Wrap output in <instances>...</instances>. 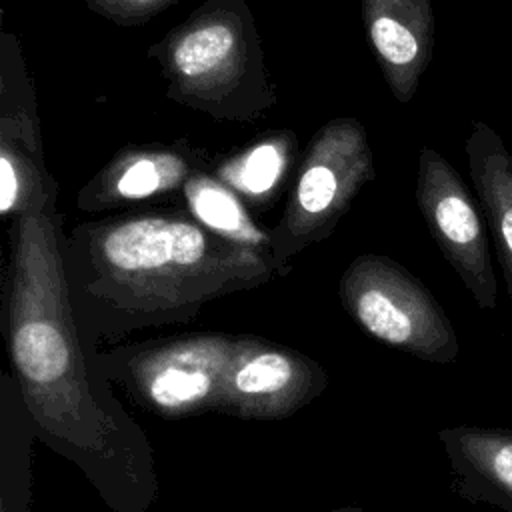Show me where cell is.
Masks as SVG:
<instances>
[{"label":"cell","mask_w":512,"mask_h":512,"mask_svg":"<svg viewBox=\"0 0 512 512\" xmlns=\"http://www.w3.org/2000/svg\"><path fill=\"white\" fill-rule=\"evenodd\" d=\"M56 200L10 226L4 340L34 438L72 462L112 512H148L160 492L146 432L96 376L62 256Z\"/></svg>","instance_id":"cell-1"},{"label":"cell","mask_w":512,"mask_h":512,"mask_svg":"<svg viewBox=\"0 0 512 512\" xmlns=\"http://www.w3.org/2000/svg\"><path fill=\"white\" fill-rule=\"evenodd\" d=\"M62 256L88 354L280 278L270 250L220 236L190 212L82 222L62 234Z\"/></svg>","instance_id":"cell-2"},{"label":"cell","mask_w":512,"mask_h":512,"mask_svg":"<svg viewBox=\"0 0 512 512\" xmlns=\"http://www.w3.org/2000/svg\"><path fill=\"white\" fill-rule=\"evenodd\" d=\"M166 96L216 120L250 122L276 106L246 0H206L150 46Z\"/></svg>","instance_id":"cell-3"},{"label":"cell","mask_w":512,"mask_h":512,"mask_svg":"<svg viewBox=\"0 0 512 512\" xmlns=\"http://www.w3.org/2000/svg\"><path fill=\"white\" fill-rule=\"evenodd\" d=\"M242 334L194 332L116 344L90 356L96 376L120 388L140 410L176 420L216 412Z\"/></svg>","instance_id":"cell-4"},{"label":"cell","mask_w":512,"mask_h":512,"mask_svg":"<svg viewBox=\"0 0 512 512\" xmlns=\"http://www.w3.org/2000/svg\"><path fill=\"white\" fill-rule=\"evenodd\" d=\"M374 180V154L356 118H332L310 138L268 250L284 278L292 260L328 238L358 192Z\"/></svg>","instance_id":"cell-5"},{"label":"cell","mask_w":512,"mask_h":512,"mask_svg":"<svg viewBox=\"0 0 512 512\" xmlns=\"http://www.w3.org/2000/svg\"><path fill=\"white\" fill-rule=\"evenodd\" d=\"M338 298L374 340L424 362H456L460 342L454 324L420 278L396 260L356 256L340 276Z\"/></svg>","instance_id":"cell-6"},{"label":"cell","mask_w":512,"mask_h":512,"mask_svg":"<svg viewBox=\"0 0 512 512\" xmlns=\"http://www.w3.org/2000/svg\"><path fill=\"white\" fill-rule=\"evenodd\" d=\"M416 204L444 260L482 312L498 304L488 224L458 170L434 148L418 156Z\"/></svg>","instance_id":"cell-7"},{"label":"cell","mask_w":512,"mask_h":512,"mask_svg":"<svg viewBox=\"0 0 512 512\" xmlns=\"http://www.w3.org/2000/svg\"><path fill=\"white\" fill-rule=\"evenodd\" d=\"M326 386L328 374L314 358L242 334L216 412L242 420H282L316 400Z\"/></svg>","instance_id":"cell-8"},{"label":"cell","mask_w":512,"mask_h":512,"mask_svg":"<svg viewBox=\"0 0 512 512\" xmlns=\"http://www.w3.org/2000/svg\"><path fill=\"white\" fill-rule=\"evenodd\" d=\"M360 10L388 88L398 102H410L434 50L432 0H362Z\"/></svg>","instance_id":"cell-9"},{"label":"cell","mask_w":512,"mask_h":512,"mask_svg":"<svg viewBox=\"0 0 512 512\" xmlns=\"http://www.w3.org/2000/svg\"><path fill=\"white\" fill-rule=\"evenodd\" d=\"M198 158L186 146L122 148L80 190L82 212H106L182 190L198 172Z\"/></svg>","instance_id":"cell-10"},{"label":"cell","mask_w":512,"mask_h":512,"mask_svg":"<svg viewBox=\"0 0 512 512\" xmlns=\"http://www.w3.org/2000/svg\"><path fill=\"white\" fill-rule=\"evenodd\" d=\"M452 492L472 504L512 512V430L502 426L458 424L438 432Z\"/></svg>","instance_id":"cell-11"},{"label":"cell","mask_w":512,"mask_h":512,"mask_svg":"<svg viewBox=\"0 0 512 512\" xmlns=\"http://www.w3.org/2000/svg\"><path fill=\"white\" fill-rule=\"evenodd\" d=\"M464 150L512 304V154L498 132L480 120L472 124Z\"/></svg>","instance_id":"cell-12"},{"label":"cell","mask_w":512,"mask_h":512,"mask_svg":"<svg viewBox=\"0 0 512 512\" xmlns=\"http://www.w3.org/2000/svg\"><path fill=\"white\" fill-rule=\"evenodd\" d=\"M296 154V136L290 130H278L262 136L244 150L226 158L216 176L240 198L262 204L278 190L286 178Z\"/></svg>","instance_id":"cell-13"},{"label":"cell","mask_w":512,"mask_h":512,"mask_svg":"<svg viewBox=\"0 0 512 512\" xmlns=\"http://www.w3.org/2000/svg\"><path fill=\"white\" fill-rule=\"evenodd\" d=\"M0 138L44 158L34 84L26 70L20 40L12 32H2L0 40Z\"/></svg>","instance_id":"cell-14"},{"label":"cell","mask_w":512,"mask_h":512,"mask_svg":"<svg viewBox=\"0 0 512 512\" xmlns=\"http://www.w3.org/2000/svg\"><path fill=\"white\" fill-rule=\"evenodd\" d=\"M188 212L206 228L230 240L266 248L270 232H264L244 208L242 198L216 174L194 172L180 190Z\"/></svg>","instance_id":"cell-15"},{"label":"cell","mask_w":512,"mask_h":512,"mask_svg":"<svg viewBox=\"0 0 512 512\" xmlns=\"http://www.w3.org/2000/svg\"><path fill=\"white\" fill-rule=\"evenodd\" d=\"M58 186L46 168V160L24 146L0 138V214L16 220L22 214L44 208L56 200Z\"/></svg>","instance_id":"cell-16"},{"label":"cell","mask_w":512,"mask_h":512,"mask_svg":"<svg viewBox=\"0 0 512 512\" xmlns=\"http://www.w3.org/2000/svg\"><path fill=\"white\" fill-rule=\"evenodd\" d=\"M34 432L18 408L2 412V480L0 512H30V440Z\"/></svg>","instance_id":"cell-17"},{"label":"cell","mask_w":512,"mask_h":512,"mask_svg":"<svg viewBox=\"0 0 512 512\" xmlns=\"http://www.w3.org/2000/svg\"><path fill=\"white\" fill-rule=\"evenodd\" d=\"M180 0H86V6L120 26H136L148 22L158 12Z\"/></svg>","instance_id":"cell-18"},{"label":"cell","mask_w":512,"mask_h":512,"mask_svg":"<svg viewBox=\"0 0 512 512\" xmlns=\"http://www.w3.org/2000/svg\"><path fill=\"white\" fill-rule=\"evenodd\" d=\"M328 512H370V510L360 508V506H354V504H344V506H336V508H332V510H328Z\"/></svg>","instance_id":"cell-19"}]
</instances>
